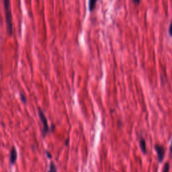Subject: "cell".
I'll list each match as a JSON object with an SVG mask.
<instances>
[{
    "label": "cell",
    "mask_w": 172,
    "mask_h": 172,
    "mask_svg": "<svg viewBox=\"0 0 172 172\" xmlns=\"http://www.w3.org/2000/svg\"><path fill=\"white\" fill-rule=\"evenodd\" d=\"M3 7L5 10V22L7 26L8 32L10 35L12 34V17L11 12V5H10V0H3Z\"/></svg>",
    "instance_id": "1"
},
{
    "label": "cell",
    "mask_w": 172,
    "mask_h": 172,
    "mask_svg": "<svg viewBox=\"0 0 172 172\" xmlns=\"http://www.w3.org/2000/svg\"><path fill=\"white\" fill-rule=\"evenodd\" d=\"M38 115H39L40 121H41L42 126H43V129H42V135L43 137H45L47 134V132H48L49 128H48V122H47V119L45 116L44 112H42V110L39 108H38Z\"/></svg>",
    "instance_id": "2"
},
{
    "label": "cell",
    "mask_w": 172,
    "mask_h": 172,
    "mask_svg": "<svg viewBox=\"0 0 172 172\" xmlns=\"http://www.w3.org/2000/svg\"><path fill=\"white\" fill-rule=\"evenodd\" d=\"M155 150H156L157 157H158L159 161L161 162V161H163V157H164V154H165L164 148H163V147L160 145H157L156 146H155Z\"/></svg>",
    "instance_id": "3"
},
{
    "label": "cell",
    "mask_w": 172,
    "mask_h": 172,
    "mask_svg": "<svg viewBox=\"0 0 172 172\" xmlns=\"http://www.w3.org/2000/svg\"><path fill=\"white\" fill-rule=\"evenodd\" d=\"M16 159H17V151L14 147H12L11 149V153H10V161L12 165L15 164Z\"/></svg>",
    "instance_id": "4"
},
{
    "label": "cell",
    "mask_w": 172,
    "mask_h": 172,
    "mask_svg": "<svg viewBox=\"0 0 172 172\" xmlns=\"http://www.w3.org/2000/svg\"><path fill=\"white\" fill-rule=\"evenodd\" d=\"M98 0H89V10L92 12L95 9Z\"/></svg>",
    "instance_id": "5"
},
{
    "label": "cell",
    "mask_w": 172,
    "mask_h": 172,
    "mask_svg": "<svg viewBox=\"0 0 172 172\" xmlns=\"http://www.w3.org/2000/svg\"><path fill=\"white\" fill-rule=\"evenodd\" d=\"M140 147L141 148V150L143 151V153H146V144H145V141L142 139L140 141Z\"/></svg>",
    "instance_id": "6"
},
{
    "label": "cell",
    "mask_w": 172,
    "mask_h": 172,
    "mask_svg": "<svg viewBox=\"0 0 172 172\" xmlns=\"http://www.w3.org/2000/svg\"><path fill=\"white\" fill-rule=\"evenodd\" d=\"M48 172H57V167L53 162H51L50 167H49Z\"/></svg>",
    "instance_id": "7"
},
{
    "label": "cell",
    "mask_w": 172,
    "mask_h": 172,
    "mask_svg": "<svg viewBox=\"0 0 172 172\" xmlns=\"http://www.w3.org/2000/svg\"><path fill=\"white\" fill-rule=\"evenodd\" d=\"M169 165L168 163H165L164 165V167H163V172H169Z\"/></svg>",
    "instance_id": "8"
},
{
    "label": "cell",
    "mask_w": 172,
    "mask_h": 172,
    "mask_svg": "<svg viewBox=\"0 0 172 172\" xmlns=\"http://www.w3.org/2000/svg\"><path fill=\"white\" fill-rule=\"evenodd\" d=\"M20 99H21V100L22 101V102H24V103H26V97L24 96V95H23V94H20Z\"/></svg>",
    "instance_id": "9"
},
{
    "label": "cell",
    "mask_w": 172,
    "mask_h": 172,
    "mask_svg": "<svg viewBox=\"0 0 172 172\" xmlns=\"http://www.w3.org/2000/svg\"><path fill=\"white\" fill-rule=\"evenodd\" d=\"M169 35H170L172 37V20L171 22L170 26H169Z\"/></svg>",
    "instance_id": "10"
},
{
    "label": "cell",
    "mask_w": 172,
    "mask_h": 172,
    "mask_svg": "<svg viewBox=\"0 0 172 172\" xmlns=\"http://www.w3.org/2000/svg\"><path fill=\"white\" fill-rule=\"evenodd\" d=\"M140 1L141 0H133V2H134V3L136 4V5H139V3H140Z\"/></svg>",
    "instance_id": "11"
},
{
    "label": "cell",
    "mask_w": 172,
    "mask_h": 172,
    "mask_svg": "<svg viewBox=\"0 0 172 172\" xmlns=\"http://www.w3.org/2000/svg\"><path fill=\"white\" fill-rule=\"evenodd\" d=\"M46 155H47V157H48L49 159H51V155L50 154V153H49L48 151H46Z\"/></svg>",
    "instance_id": "12"
},
{
    "label": "cell",
    "mask_w": 172,
    "mask_h": 172,
    "mask_svg": "<svg viewBox=\"0 0 172 172\" xmlns=\"http://www.w3.org/2000/svg\"><path fill=\"white\" fill-rule=\"evenodd\" d=\"M170 153L172 154V141H171V146H170Z\"/></svg>",
    "instance_id": "13"
}]
</instances>
